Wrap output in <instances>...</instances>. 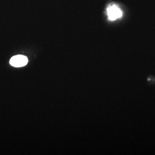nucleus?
I'll list each match as a JSON object with an SVG mask.
<instances>
[{
  "label": "nucleus",
  "mask_w": 155,
  "mask_h": 155,
  "mask_svg": "<svg viewBox=\"0 0 155 155\" xmlns=\"http://www.w3.org/2000/svg\"><path fill=\"white\" fill-rule=\"evenodd\" d=\"M107 12L108 18L111 21L116 20L117 18L121 17L122 16V11L116 5L110 6L107 9Z\"/></svg>",
  "instance_id": "obj_1"
},
{
  "label": "nucleus",
  "mask_w": 155,
  "mask_h": 155,
  "mask_svg": "<svg viewBox=\"0 0 155 155\" xmlns=\"http://www.w3.org/2000/svg\"><path fill=\"white\" fill-rule=\"evenodd\" d=\"M28 58L24 55H16L13 56L10 60V64L12 66L21 67L25 66L28 63Z\"/></svg>",
  "instance_id": "obj_2"
}]
</instances>
